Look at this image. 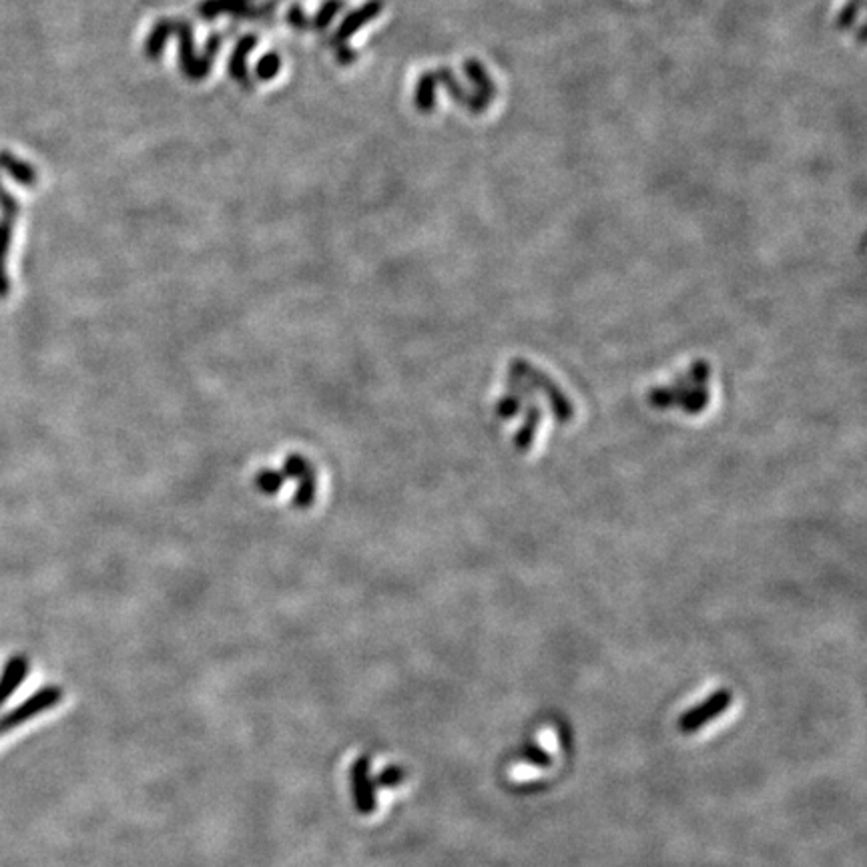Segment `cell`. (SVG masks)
Here are the masks:
<instances>
[{
	"label": "cell",
	"instance_id": "cell-1",
	"mask_svg": "<svg viewBox=\"0 0 867 867\" xmlns=\"http://www.w3.org/2000/svg\"><path fill=\"white\" fill-rule=\"evenodd\" d=\"M63 697H65V693L57 685L41 687L31 697H27L23 703H19L9 713L0 717V735H7L11 731L23 727L25 723L37 719L39 715L55 709L63 701Z\"/></svg>",
	"mask_w": 867,
	"mask_h": 867
},
{
	"label": "cell",
	"instance_id": "cell-2",
	"mask_svg": "<svg viewBox=\"0 0 867 867\" xmlns=\"http://www.w3.org/2000/svg\"><path fill=\"white\" fill-rule=\"evenodd\" d=\"M350 793L360 815H372L378 809V787L372 775V761L358 757L350 767Z\"/></svg>",
	"mask_w": 867,
	"mask_h": 867
},
{
	"label": "cell",
	"instance_id": "cell-3",
	"mask_svg": "<svg viewBox=\"0 0 867 867\" xmlns=\"http://www.w3.org/2000/svg\"><path fill=\"white\" fill-rule=\"evenodd\" d=\"M733 701V695L729 689H719L715 691L711 697H707L705 701H701L697 707L689 709L681 721L679 727L683 733H697L699 729H703L705 725H709L713 719H717L719 715H723L729 705Z\"/></svg>",
	"mask_w": 867,
	"mask_h": 867
},
{
	"label": "cell",
	"instance_id": "cell-4",
	"mask_svg": "<svg viewBox=\"0 0 867 867\" xmlns=\"http://www.w3.org/2000/svg\"><path fill=\"white\" fill-rule=\"evenodd\" d=\"M31 671L29 659L25 655H13L3 671H0V709L7 705V701L21 689V685L27 681Z\"/></svg>",
	"mask_w": 867,
	"mask_h": 867
},
{
	"label": "cell",
	"instance_id": "cell-5",
	"mask_svg": "<svg viewBox=\"0 0 867 867\" xmlns=\"http://www.w3.org/2000/svg\"><path fill=\"white\" fill-rule=\"evenodd\" d=\"M464 73L470 79V83L476 89V97L482 101V105L488 109V105L492 103V99L496 97V87L488 75V71L484 69L482 63H478L476 59H468L464 61Z\"/></svg>",
	"mask_w": 867,
	"mask_h": 867
},
{
	"label": "cell",
	"instance_id": "cell-6",
	"mask_svg": "<svg viewBox=\"0 0 867 867\" xmlns=\"http://www.w3.org/2000/svg\"><path fill=\"white\" fill-rule=\"evenodd\" d=\"M0 169L9 173L17 183L25 187H33L37 183V171L27 161L15 157L9 151H0Z\"/></svg>",
	"mask_w": 867,
	"mask_h": 867
},
{
	"label": "cell",
	"instance_id": "cell-7",
	"mask_svg": "<svg viewBox=\"0 0 867 867\" xmlns=\"http://www.w3.org/2000/svg\"><path fill=\"white\" fill-rule=\"evenodd\" d=\"M13 239V219H0V300H5L11 292V281L7 273V257Z\"/></svg>",
	"mask_w": 867,
	"mask_h": 867
},
{
	"label": "cell",
	"instance_id": "cell-8",
	"mask_svg": "<svg viewBox=\"0 0 867 867\" xmlns=\"http://www.w3.org/2000/svg\"><path fill=\"white\" fill-rule=\"evenodd\" d=\"M436 85H438V79H436L434 73H426L420 79V83L416 87V107L420 111L428 113V111H432L436 107V97H434L436 95Z\"/></svg>",
	"mask_w": 867,
	"mask_h": 867
},
{
	"label": "cell",
	"instance_id": "cell-9",
	"mask_svg": "<svg viewBox=\"0 0 867 867\" xmlns=\"http://www.w3.org/2000/svg\"><path fill=\"white\" fill-rule=\"evenodd\" d=\"M406 777H408V773H406L404 767H400V765H388L374 779H376V787L396 789V787H400L406 781Z\"/></svg>",
	"mask_w": 867,
	"mask_h": 867
},
{
	"label": "cell",
	"instance_id": "cell-10",
	"mask_svg": "<svg viewBox=\"0 0 867 867\" xmlns=\"http://www.w3.org/2000/svg\"><path fill=\"white\" fill-rule=\"evenodd\" d=\"M861 9H863V0H847L845 7L841 9V13H839V17H837L835 27H837L839 31H847V29H851Z\"/></svg>",
	"mask_w": 867,
	"mask_h": 867
},
{
	"label": "cell",
	"instance_id": "cell-11",
	"mask_svg": "<svg viewBox=\"0 0 867 867\" xmlns=\"http://www.w3.org/2000/svg\"><path fill=\"white\" fill-rule=\"evenodd\" d=\"M0 209H3V217L15 219L19 215V201L0 183Z\"/></svg>",
	"mask_w": 867,
	"mask_h": 867
},
{
	"label": "cell",
	"instance_id": "cell-12",
	"mask_svg": "<svg viewBox=\"0 0 867 867\" xmlns=\"http://www.w3.org/2000/svg\"><path fill=\"white\" fill-rule=\"evenodd\" d=\"M522 759L528 761V763H532V765H538V767H546V765L552 763L550 755H548L546 751H542L540 747H536V745L524 747V751H522Z\"/></svg>",
	"mask_w": 867,
	"mask_h": 867
}]
</instances>
